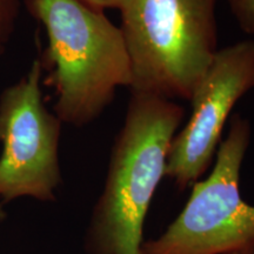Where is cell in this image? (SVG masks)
<instances>
[{
	"label": "cell",
	"instance_id": "obj_1",
	"mask_svg": "<svg viewBox=\"0 0 254 254\" xmlns=\"http://www.w3.org/2000/svg\"><path fill=\"white\" fill-rule=\"evenodd\" d=\"M185 117L176 101L132 92L88 225L87 254H141L145 218Z\"/></svg>",
	"mask_w": 254,
	"mask_h": 254
},
{
	"label": "cell",
	"instance_id": "obj_2",
	"mask_svg": "<svg viewBox=\"0 0 254 254\" xmlns=\"http://www.w3.org/2000/svg\"><path fill=\"white\" fill-rule=\"evenodd\" d=\"M45 27L40 63L55 88L53 111L62 123L82 127L112 103L117 88L131 86L132 69L120 26L104 9L81 0H24Z\"/></svg>",
	"mask_w": 254,
	"mask_h": 254
},
{
	"label": "cell",
	"instance_id": "obj_3",
	"mask_svg": "<svg viewBox=\"0 0 254 254\" xmlns=\"http://www.w3.org/2000/svg\"><path fill=\"white\" fill-rule=\"evenodd\" d=\"M217 0H124L131 91L190 100L217 53Z\"/></svg>",
	"mask_w": 254,
	"mask_h": 254
},
{
	"label": "cell",
	"instance_id": "obj_4",
	"mask_svg": "<svg viewBox=\"0 0 254 254\" xmlns=\"http://www.w3.org/2000/svg\"><path fill=\"white\" fill-rule=\"evenodd\" d=\"M251 124L234 114L207 179L193 184L185 207L160 237L144 241L141 254H231L254 247V206L240 194V170Z\"/></svg>",
	"mask_w": 254,
	"mask_h": 254
},
{
	"label": "cell",
	"instance_id": "obj_5",
	"mask_svg": "<svg viewBox=\"0 0 254 254\" xmlns=\"http://www.w3.org/2000/svg\"><path fill=\"white\" fill-rule=\"evenodd\" d=\"M43 67L34 60L18 82L0 94V202L20 198L55 201L62 184V120L46 109L40 88Z\"/></svg>",
	"mask_w": 254,
	"mask_h": 254
},
{
	"label": "cell",
	"instance_id": "obj_6",
	"mask_svg": "<svg viewBox=\"0 0 254 254\" xmlns=\"http://www.w3.org/2000/svg\"><path fill=\"white\" fill-rule=\"evenodd\" d=\"M254 88V40L218 50L190 97L192 114L171 142L165 177L184 190L199 180L214 157L225 123Z\"/></svg>",
	"mask_w": 254,
	"mask_h": 254
},
{
	"label": "cell",
	"instance_id": "obj_7",
	"mask_svg": "<svg viewBox=\"0 0 254 254\" xmlns=\"http://www.w3.org/2000/svg\"><path fill=\"white\" fill-rule=\"evenodd\" d=\"M20 7V0H0V62L14 34Z\"/></svg>",
	"mask_w": 254,
	"mask_h": 254
},
{
	"label": "cell",
	"instance_id": "obj_8",
	"mask_svg": "<svg viewBox=\"0 0 254 254\" xmlns=\"http://www.w3.org/2000/svg\"><path fill=\"white\" fill-rule=\"evenodd\" d=\"M232 14L241 30L254 34V0H226Z\"/></svg>",
	"mask_w": 254,
	"mask_h": 254
},
{
	"label": "cell",
	"instance_id": "obj_9",
	"mask_svg": "<svg viewBox=\"0 0 254 254\" xmlns=\"http://www.w3.org/2000/svg\"><path fill=\"white\" fill-rule=\"evenodd\" d=\"M93 7L106 9V8H120L124 0H81Z\"/></svg>",
	"mask_w": 254,
	"mask_h": 254
},
{
	"label": "cell",
	"instance_id": "obj_10",
	"mask_svg": "<svg viewBox=\"0 0 254 254\" xmlns=\"http://www.w3.org/2000/svg\"><path fill=\"white\" fill-rule=\"evenodd\" d=\"M231 254H254V247H252V249H247V250H244V251H239V252H234V253H231Z\"/></svg>",
	"mask_w": 254,
	"mask_h": 254
}]
</instances>
